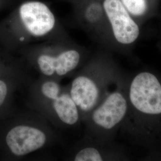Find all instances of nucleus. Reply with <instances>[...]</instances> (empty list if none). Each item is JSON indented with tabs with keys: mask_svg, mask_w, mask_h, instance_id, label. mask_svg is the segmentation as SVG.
I'll use <instances>...</instances> for the list:
<instances>
[{
	"mask_svg": "<svg viewBox=\"0 0 161 161\" xmlns=\"http://www.w3.org/2000/svg\"><path fill=\"white\" fill-rule=\"evenodd\" d=\"M130 97L139 111L149 115L161 114V85L155 76L149 72L137 75L130 86Z\"/></svg>",
	"mask_w": 161,
	"mask_h": 161,
	"instance_id": "39448f33",
	"label": "nucleus"
},
{
	"mask_svg": "<svg viewBox=\"0 0 161 161\" xmlns=\"http://www.w3.org/2000/svg\"><path fill=\"white\" fill-rule=\"evenodd\" d=\"M127 109L125 98L120 92H114L99 106H96L87 116H90L94 125L103 130H111L123 119Z\"/></svg>",
	"mask_w": 161,
	"mask_h": 161,
	"instance_id": "0eeeda50",
	"label": "nucleus"
},
{
	"mask_svg": "<svg viewBox=\"0 0 161 161\" xmlns=\"http://www.w3.org/2000/svg\"><path fill=\"white\" fill-rule=\"evenodd\" d=\"M25 64L40 76L60 80L72 77L80 68L82 54L74 47H43L26 53Z\"/></svg>",
	"mask_w": 161,
	"mask_h": 161,
	"instance_id": "7ed1b4c3",
	"label": "nucleus"
},
{
	"mask_svg": "<svg viewBox=\"0 0 161 161\" xmlns=\"http://www.w3.org/2000/svg\"><path fill=\"white\" fill-rule=\"evenodd\" d=\"M24 34L22 43L31 39L44 38L54 31L56 18L46 4L38 1H26L19 9Z\"/></svg>",
	"mask_w": 161,
	"mask_h": 161,
	"instance_id": "20e7f679",
	"label": "nucleus"
},
{
	"mask_svg": "<svg viewBox=\"0 0 161 161\" xmlns=\"http://www.w3.org/2000/svg\"><path fill=\"white\" fill-rule=\"evenodd\" d=\"M28 109L13 115L1 132L0 146L12 159H22L60 140L56 128L40 114Z\"/></svg>",
	"mask_w": 161,
	"mask_h": 161,
	"instance_id": "f257e3e1",
	"label": "nucleus"
},
{
	"mask_svg": "<svg viewBox=\"0 0 161 161\" xmlns=\"http://www.w3.org/2000/svg\"><path fill=\"white\" fill-rule=\"evenodd\" d=\"M103 11V7L99 3H92L86 7L85 18L88 23L95 24L100 21Z\"/></svg>",
	"mask_w": 161,
	"mask_h": 161,
	"instance_id": "1a4fd4ad",
	"label": "nucleus"
},
{
	"mask_svg": "<svg viewBox=\"0 0 161 161\" xmlns=\"http://www.w3.org/2000/svg\"><path fill=\"white\" fill-rule=\"evenodd\" d=\"M128 12L134 16L144 15L147 9L146 0H121Z\"/></svg>",
	"mask_w": 161,
	"mask_h": 161,
	"instance_id": "6e6552de",
	"label": "nucleus"
},
{
	"mask_svg": "<svg viewBox=\"0 0 161 161\" xmlns=\"http://www.w3.org/2000/svg\"><path fill=\"white\" fill-rule=\"evenodd\" d=\"M27 88L28 108L38 113L58 130L75 127L81 121L80 112L60 80L41 76L31 80Z\"/></svg>",
	"mask_w": 161,
	"mask_h": 161,
	"instance_id": "f03ea898",
	"label": "nucleus"
},
{
	"mask_svg": "<svg viewBox=\"0 0 161 161\" xmlns=\"http://www.w3.org/2000/svg\"><path fill=\"white\" fill-rule=\"evenodd\" d=\"M103 7L116 40L122 44H130L138 38V25L121 0H104Z\"/></svg>",
	"mask_w": 161,
	"mask_h": 161,
	"instance_id": "423d86ee",
	"label": "nucleus"
}]
</instances>
